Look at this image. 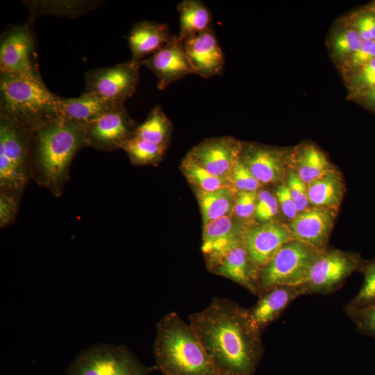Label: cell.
Here are the masks:
<instances>
[{"label":"cell","mask_w":375,"mask_h":375,"mask_svg":"<svg viewBox=\"0 0 375 375\" xmlns=\"http://www.w3.org/2000/svg\"><path fill=\"white\" fill-rule=\"evenodd\" d=\"M188 321L222 375L255 373L264 347L246 308L231 299L215 297L204 309L190 314Z\"/></svg>","instance_id":"obj_1"},{"label":"cell","mask_w":375,"mask_h":375,"mask_svg":"<svg viewBox=\"0 0 375 375\" xmlns=\"http://www.w3.org/2000/svg\"><path fill=\"white\" fill-rule=\"evenodd\" d=\"M85 124L58 116L33 129L31 177L58 197L69 179L76 154L88 147Z\"/></svg>","instance_id":"obj_2"},{"label":"cell","mask_w":375,"mask_h":375,"mask_svg":"<svg viewBox=\"0 0 375 375\" xmlns=\"http://www.w3.org/2000/svg\"><path fill=\"white\" fill-rule=\"evenodd\" d=\"M156 329L153 353L162 375H222L193 328L177 312L164 315Z\"/></svg>","instance_id":"obj_3"},{"label":"cell","mask_w":375,"mask_h":375,"mask_svg":"<svg viewBox=\"0 0 375 375\" xmlns=\"http://www.w3.org/2000/svg\"><path fill=\"white\" fill-rule=\"evenodd\" d=\"M60 99L41 74H0V116L32 129L60 116Z\"/></svg>","instance_id":"obj_4"},{"label":"cell","mask_w":375,"mask_h":375,"mask_svg":"<svg viewBox=\"0 0 375 375\" xmlns=\"http://www.w3.org/2000/svg\"><path fill=\"white\" fill-rule=\"evenodd\" d=\"M33 129L0 116V191L21 197L31 177Z\"/></svg>","instance_id":"obj_5"},{"label":"cell","mask_w":375,"mask_h":375,"mask_svg":"<svg viewBox=\"0 0 375 375\" xmlns=\"http://www.w3.org/2000/svg\"><path fill=\"white\" fill-rule=\"evenodd\" d=\"M142 362L126 346L96 344L82 350L65 375H149L156 371Z\"/></svg>","instance_id":"obj_6"},{"label":"cell","mask_w":375,"mask_h":375,"mask_svg":"<svg viewBox=\"0 0 375 375\" xmlns=\"http://www.w3.org/2000/svg\"><path fill=\"white\" fill-rule=\"evenodd\" d=\"M319 252L296 240L284 244L259 273L258 296L274 287L304 285Z\"/></svg>","instance_id":"obj_7"},{"label":"cell","mask_w":375,"mask_h":375,"mask_svg":"<svg viewBox=\"0 0 375 375\" xmlns=\"http://www.w3.org/2000/svg\"><path fill=\"white\" fill-rule=\"evenodd\" d=\"M364 262L356 253L340 250L319 252L303 285L306 294H327L335 292L352 273L360 271Z\"/></svg>","instance_id":"obj_8"},{"label":"cell","mask_w":375,"mask_h":375,"mask_svg":"<svg viewBox=\"0 0 375 375\" xmlns=\"http://www.w3.org/2000/svg\"><path fill=\"white\" fill-rule=\"evenodd\" d=\"M141 65L130 59L112 67L90 69L85 74V92L124 105L137 90Z\"/></svg>","instance_id":"obj_9"},{"label":"cell","mask_w":375,"mask_h":375,"mask_svg":"<svg viewBox=\"0 0 375 375\" xmlns=\"http://www.w3.org/2000/svg\"><path fill=\"white\" fill-rule=\"evenodd\" d=\"M0 74H41L31 22L12 26L3 33Z\"/></svg>","instance_id":"obj_10"},{"label":"cell","mask_w":375,"mask_h":375,"mask_svg":"<svg viewBox=\"0 0 375 375\" xmlns=\"http://www.w3.org/2000/svg\"><path fill=\"white\" fill-rule=\"evenodd\" d=\"M137 126L125 105L118 106L85 125L88 147L109 151L122 147L134 134Z\"/></svg>","instance_id":"obj_11"},{"label":"cell","mask_w":375,"mask_h":375,"mask_svg":"<svg viewBox=\"0 0 375 375\" xmlns=\"http://www.w3.org/2000/svg\"><path fill=\"white\" fill-rule=\"evenodd\" d=\"M294 240L288 226L272 220L247 228L243 235V243L258 275L279 249Z\"/></svg>","instance_id":"obj_12"},{"label":"cell","mask_w":375,"mask_h":375,"mask_svg":"<svg viewBox=\"0 0 375 375\" xmlns=\"http://www.w3.org/2000/svg\"><path fill=\"white\" fill-rule=\"evenodd\" d=\"M242 147V142L232 137H218L203 140L187 155L214 176L231 179Z\"/></svg>","instance_id":"obj_13"},{"label":"cell","mask_w":375,"mask_h":375,"mask_svg":"<svg viewBox=\"0 0 375 375\" xmlns=\"http://www.w3.org/2000/svg\"><path fill=\"white\" fill-rule=\"evenodd\" d=\"M141 65L156 75L159 90L193 74L183 43L175 35L160 50L143 60Z\"/></svg>","instance_id":"obj_14"},{"label":"cell","mask_w":375,"mask_h":375,"mask_svg":"<svg viewBox=\"0 0 375 375\" xmlns=\"http://www.w3.org/2000/svg\"><path fill=\"white\" fill-rule=\"evenodd\" d=\"M306 294L304 286H278L261 293L256 303L247 309L251 326L262 335L297 297Z\"/></svg>","instance_id":"obj_15"},{"label":"cell","mask_w":375,"mask_h":375,"mask_svg":"<svg viewBox=\"0 0 375 375\" xmlns=\"http://www.w3.org/2000/svg\"><path fill=\"white\" fill-rule=\"evenodd\" d=\"M183 43L193 74L208 78L223 74L224 56L212 28Z\"/></svg>","instance_id":"obj_16"},{"label":"cell","mask_w":375,"mask_h":375,"mask_svg":"<svg viewBox=\"0 0 375 375\" xmlns=\"http://www.w3.org/2000/svg\"><path fill=\"white\" fill-rule=\"evenodd\" d=\"M335 215L336 211L331 209L308 208L299 212L289 226L293 238L317 251H324Z\"/></svg>","instance_id":"obj_17"},{"label":"cell","mask_w":375,"mask_h":375,"mask_svg":"<svg viewBox=\"0 0 375 375\" xmlns=\"http://www.w3.org/2000/svg\"><path fill=\"white\" fill-rule=\"evenodd\" d=\"M247 228L231 215L212 220L203 226L201 250L208 269L211 267L227 251L243 242Z\"/></svg>","instance_id":"obj_18"},{"label":"cell","mask_w":375,"mask_h":375,"mask_svg":"<svg viewBox=\"0 0 375 375\" xmlns=\"http://www.w3.org/2000/svg\"><path fill=\"white\" fill-rule=\"evenodd\" d=\"M208 270L234 281L258 296V274L243 242L227 251Z\"/></svg>","instance_id":"obj_19"},{"label":"cell","mask_w":375,"mask_h":375,"mask_svg":"<svg viewBox=\"0 0 375 375\" xmlns=\"http://www.w3.org/2000/svg\"><path fill=\"white\" fill-rule=\"evenodd\" d=\"M240 160L260 183H276L283 176L285 159L278 150L243 145Z\"/></svg>","instance_id":"obj_20"},{"label":"cell","mask_w":375,"mask_h":375,"mask_svg":"<svg viewBox=\"0 0 375 375\" xmlns=\"http://www.w3.org/2000/svg\"><path fill=\"white\" fill-rule=\"evenodd\" d=\"M172 35L167 24L148 20L136 23L126 38L131 60L141 63L165 45Z\"/></svg>","instance_id":"obj_21"},{"label":"cell","mask_w":375,"mask_h":375,"mask_svg":"<svg viewBox=\"0 0 375 375\" xmlns=\"http://www.w3.org/2000/svg\"><path fill=\"white\" fill-rule=\"evenodd\" d=\"M118 106L121 105L116 104L97 94L85 92L78 97H61L60 116L87 124Z\"/></svg>","instance_id":"obj_22"},{"label":"cell","mask_w":375,"mask_h":375,"mask_svg":"<svg viewBox=\"0 0 375 375\" xmlns=\"http://www.w3.org/2000/svg\"><path fill=\"white\" fill-rule=\"evenodd\" d=\"M30 13L29 22L38 17L52 15L76 18L99 8L103 1L86 0H31L22 1Z\"/></svg>","instance_id":"obj_23"},{"label":"cell","mask_w":375,"mask_h":375,"mask_svg":"<svg viewBox=\"0 0 375 375\" xmlns=\"http://www.w3.org/2000/svg\"><path fill=\"white\" fill-rule=\"evenodd\" d=\"M176 9L180 22L178 37L181 42L212 28V13L202 1L183 0Z\"/></svg>","instance_id":"obj_24"},{"label":"cell","mask_w":375,"mask_h":375,"mask_svg":"<svg viewBox=\"0 0 375 375\" xmlns=\"http://www.w3.org/2000/svg\"><path fill=\"white\" fill-rule=\"evenodd\" d=\"M307 192L312 206L336 211L344 196V181L340 174L333 169L307 185Z\"/></svg>","instance_id":"obj_25"},{"label":"cell","mask_w":375,"mask_h":375,"mask_svg":"<svg viewBox=\"0 0 375 375\" xmlns=\"http://www.w3.org/2000/svg\"><path fill=\"white\" fill-rule=\"evenodd\" d=\"M237 191L224 188L214 191L197 190V197L201 208L203 226L233 212Z\"/></svg>","instance_id":"obj_26"},{"label":"cell","mask_w":375,"mask_h":375,"mask_svg":"<svg viewBox=\"0 0 375 375\" xmlns=\"http://www.w3.org/2000/svg\"><path fill=\"white\" fill-rule=\"evenodd\" d=\"M172 129L171 120L160 105L155 106L143 123L137 126L133 137L167 147Z\"/></svg>","instance_id":"obj_27"},{"label":"cell","mask_w":375,"mask_h":375,"mask_svg":"<svg viewBox=\"0 0 375 375\" xmlns=\"http://www.w3.org/2000/svg\"><path fill=\"white\" fill-rule=\"evenodd\" d=\"M333 170L326 156L317 148L304 147L294 160V171L306 185Z\"/></svg>","instance_id":"obj_28"},{"label":"cell","mask_w":375,"mask_h":375,"mask_svg":"<svg viewBox=\"0 0 375 375\" xmlns=\"http://www.w3.org/2000/svg\"><path fill=\"white\" fill-rule=\"evenodd\" d=\"M181 169L188 180L197 187L198 190L209 192L224 188H233L230 178L214 176L188 155L181 162Z\"/></svg>","instance_id":"obj_29"},{"label":"cell","mask_w":375,"mask_h":375,"mask_svg":"<svg viewBox=\"0 0 375 375\" xmlns=\"http://www.w3.org/2000/svg\"><path fill=\"white\" fill-rule=\"evenodd\" d=\"M165 147L132 137L122 149L135 165H150L159 161L164 155Z\"/></svg>","instance_id":"obj_30"},{"label":"cell","mask_w":375,"mask_h":375,"mask_svg":"<svg viewBox=\"0 0 375 375\" xmlns=\"http://www.w3.org/2000/svg\"><path fill=\"white\" fill-rule=\"evenodd\" d=\"M360 271L364 275L363 283L345 310L357 309L375 301V258L365 261Z\"/></svg>","instance_id":"obj_31"},{"label":"cell","mask_w":375,"mask_h":375,"mask_svg":"<svg viewBox=\"0 0 375 375\" xmlns=\"http://www.w3.org/2000/svg\"><path fill=\"white\" fill-rule=\"evenodd\" d=\"M345 312L360 333L375 338V301Z\"/></svg>","instance_id":"obj_32"},{"label":"cell","mask_w":375,"mask_h":375,"mask_svg":"<svg viewBox=\"0 0 375 375\" xmlns=\"http://www.w3.org/2000/svg\"><path fill=\"white\" fill-rule=\"evenodd\" d=\"M231 180L237 192H257L261 184L240 159L232 172Z\"/></svg>","instance_id":"obj_33"},{"label":"cell","mask_w":375,"mask_h":375,"mask_svg":"<svg viewBox=\"0 0 375 375\" xmlns=\"http://www.w3.org/2000/svg\"><path fill=\"white\" fill-rule=\"evenodd\" d=\"M278 203L276 197L266 190L258 193L255 216L260 222L272 221L278 214Z\"/></svg>","instance_id":"obj_34"},{"label":"cell","mask_w":375,"mask_h":375,"mask_svg":"<svg viewBox=\"0 0 375 375\" xmlns=\"http://www.w3.org/2000/svg\"><path fill=\"white\" fill-rule=\"evenodd\" d=\"M362 41L356 29H348L336 35L333 41V47L340 55H352L360 47Z\"/></svg>","instance_id":"obj_35"},{"label":"cell","mask_w":375,"mask_h":375,"mask_svg":"<svg viewBox=\"0 0 375 375\" xmlns=\"http://www.w3.org/2000/svg\"><path fill=\"white\" fill-rule=\"evenodd\" d=\"M294 201L299 213L308 208L310 204L307 192V185L304 183L295 172H291L286 183Z\"/></svg>","instance_id":"obj_36"},{"label":"cell","mask_w":375,"mask_h":375,"mask_svg":"<svg viewBox=\"0 0 375 375\" xmlns=\"http://www.w3.org/2000/svg\"><path fill=\"white\" fill-rule=\"evenodd\" d=\"M257 197V192H237L233 210L235 215L247 219L255 215Z\"/></svg>","instance_id":"obj_37"},{"label":"cell","mask_w":375,"mask_h":375,"mask_svg":"<svg viewBox=\"0 0 375 375\" xmlns=\"http://www.w3.org/2000/svg\"><path fill=\"white\" fill-rule=\"evenodd\" d=\"M20 197L0 191V227L14 222L19 209Z\"/></svg>","instance_id":"obj_38"},{"label":"cell","mask_w":375,"mask_h":375,"mask_svg":"<svg viewBox=\"0 0 375 375\" xmlns=\"http://www.w3.org/2000/svg\"><path fill=\"white\" fill-rule=\"evenodd\" d=\"M276 198L283 215L288 219L293 220L299 212L286 183H281L278 186Z\"/></svg>","instance_id":"obj_39"},{"label":"cell","mask_w":375,"mask_h":375,"mask_svg":"<svg viewBox=\"0 0 375 375\" xmlns=\"http://www.w3.org/2000/svg\"><path fill=\"white\" fill-rule=\"evenodd\" d=\"M356 30L362 40H375V14L372 11L358 15L354 20Z\"/></svg>","instance_id":"obj_40"},{"label":"cell","mask_w":375,"mask_h":375,"mask_svg":"<svg viewBox=\"0 0 375 375\" xmlns=\"http://www.w3.org/2000/svg\"><path fill=\"white\" fill-rule=\"evenodd\" d=\"M375 58V40H363L360 47L351 55L350 64L360 68Z\"/></svg>","instance_id":"obj_41"},{"label":"cell","mask_w":375,"mask_h":375,"mask_svg":"<svg viewBox=\"0 0 375 375\" xmlns=\"http://www.w3.org/2000/svg\"><path fill=\"white\" fill-rule=\"evenodd\" d=\"M353 82L365 90L375 85V58L360 68Z\"/></svg>","instance_id":"obj_42"},{"label":"cell","mask_w":375,"mask_h":375,"mask_svg":"<svg viewBox=\"0 0 375 375\" xmlns=\"http://www.w3.org/2000/svg\"><path fill=\"white\" fill-rule=\"evenodd\" d=\"M365 97L372 105L375 106V85L365 90Z\"/></svg>","instance_id":"obj_43"},{"label":"cell","mask_w":375,"mask_h":375,"mask_svg":"<svg viewBox=\"0 0 375 375\" xmlns=\"http://www.w3.org/2000/svg\"><path fill=\"white\" fill-rule=\"evenodd\" d=\"M371 11L375 14V3L370 8Z\"/></svg>","instance_id":"obj_44"}]
</instances>
